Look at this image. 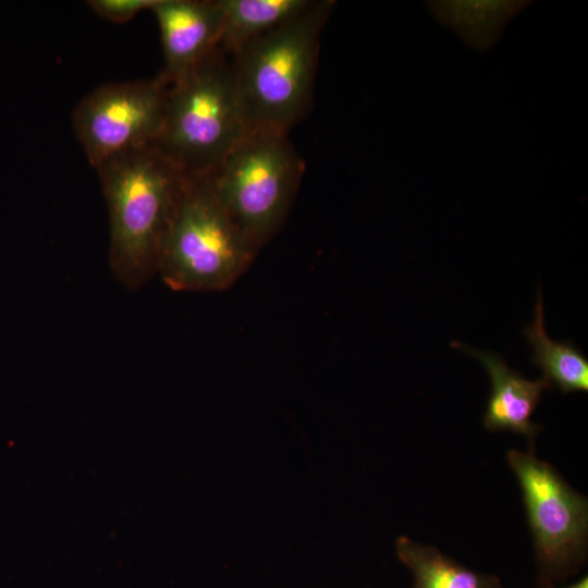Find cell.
I'll return each instance as SVG.
<instances>
[{"label":"cell","instance_id":"8fae6325","mask_svg":"<svg viewBox=\"0 0 588 588\" xmlns=\"http://www.w3.org/2000/svg\"><path fill=\"white\" fill-rule=\"evenodd\" d=\"M532 348V365L539 367L542 379L562 392L588 390V359L576 345L552 340L546 331L541 291L538 290L532 323L524 329Z\"/></svg>","mask_w":588,"mask_h":588},{"label":"cell","instance_id":"277c9868","mask_svg":"<svg viewBox=\"0 0 588 588\" xmlns=\"http://www.w3.org/2000/svg\"><path fill=\"white\" fill-rule=\"evenodd\" d=\"M256 252L217 199L208 175H185L157 272L173 291H223Z\"/></svg>","mask_w":588,"mask_h":588},{"label":"cell","instance_id":"30bf717a","mask_svg":"<svg viewBox=\"0 0 588 588\" xmlns=\"http://www.w3.org/2000/svg\"><path fill=\"white\" fill-rule=\"evenodd\" d=\"M223 21L219 48L230 56L306 11L310 0H220Z\"/></svg>","mask_w":588,"mask_h":588},{"label":"cell","instance_id":"3957f363","mask_svg":"<svg viewBox=\"0 0 588 588\" xmlns=\"http://www.w3.org/2000/svg\"><path fill=\"white\" fill-rule=\"evenodd\" d=\"M332 1L303 13L232 56L238 95L252 128L289 134L310 107L321 30Z\"/></svg>","mask_w":588,"mask_h":588},{"label":"cell","instance_id":"7a4b0ae2","mask_svg":"<svg viewBox=\"0 0 588 588\" xmlns=\"http://www.w3.org/2000/svg\"><path fill=\"white\" fill-rule=\"evenodd\" d=\"M250 130L232 56L218 47L169 85L152 147L185 175H209Z\"/></svg>","mask_w":588,"mask_h":588},{"label":"cell","instance_id":"4fadbf2b","mask_svg":"<svg viewBox=\"0 0 588 588\" xmlns=\"http://www.w3.org/2000/svg\"><path fill=\"white\" fill-rule=\"evenodd\" d=\"M158 0H91L90 8L113 23H125L144 10H151Z\"/></svg>","mask_w":588,"mask_h":588},{"label":"cell","instance_id":"52a82bcc","mask_svg":"<svg viewBox=\"0 0 588 588\" xmlns=\"http://www.w3.org/2000/svg\"><path fill=\"white\" fill-rule=\"evenodd\" d=\"M507 462L523 491L541 574L549 578L566 573L586 552L587 499L532 452L511 450Z\"/></svg>","mask_w":588,"mask_h":588},{"label":"cell","instance_id":"5b68a950","mask_svg":"<svg viewBox=\"0 0 588 588\" xmlns=\"http://www.w3.org/2000/svg\"><path fill=\"white\" fill-rule=\"evenodd\" d=\"M303 173L304 162L287 134L252 128L208 179L257 253L283 223Z\"/></svg>","mask_w":588,"mask_h":588},{"label":"cell","instance_id":"8992f818","mask_svg":"<svg viewBox=\"0 0 588 588\" xmlns=\"http://www.w3.org/2000/svg\"><path fill=\"white\" fill-rule=\"evenodd\" d=\"M169 84L151 79L106 84L73 112L75 134L96 169L110 159L152 146L164 117Z\"/></svg>","mask_w":588,"mask_h":588},{"label":"cell","instance_id":"7c38bea8","mask_svg":"<svg viewBox=\"0 0 588 588\" xmlns=\"http://www.w3.org/2000/svg\"><path fill=\"white\" fill-rule=\"evenodd\" d=\"M397 558L413 572V588H504L494 575L471 571L438 549L405 536L395 542Z\"/></svg>","mask_w":588,"mask_h":588},{"label":"cell","instance_id":"ba28073f","mask_svg":"<svg viewBox=\"0 0 588 588\" xmlns=\"http://www.w3.org/2000/svg\"><path fill=\"white\" fill-rule=\"evenodd\" d=\"M161 35L169 85L219 47L223 12L220 0H158L151 9Z\"/></svg>","mask_w":588,"mask_h":588},{"label":"cell","instance_id":"5bb4252c","mask_svg":"<svg viewBox=\"0 0 588 588\" xmlns=\"http://www.w3.org/2000/svg\"><path fill=\"white\" fill-rule=\"evenodd\" d=\"M543 588H553V587L547 586V587H543ZM564 588H588V577L585 576L581 579H579L578 581H576L575 584L569 585V586L564 587Z\"/></svg>","mask_w":588,"mask_h":588},{"label":"cell","instance_id":"6da1fadb","mask_svg":"<svg viewBox=\"0 0 588 588\" xmlns=\"http://www.w3.org/2000/svg\"><path fill=\"white\" fill-rule=\"evenodd\" d=\"M109 212V266L128 290L157 273L166 232L185 174L155 147L133 150L97 168Z\"/></svg>","mask_w":588,"mask_h":588},{"label":"cell","instance_id":"9c48e42d","mask_svg":"<svg viewBox=\"0 0 588 588\" xmlns=\"http://www.w3.org/2000/svg\"><path fill=\"white\" fill-rule=\"evenodd\" d=\"M452 346L476 357L490 377L491 392L483 418L485 428L520 433L534 444L542 427L532 422L531 416L541 400L542 391L552 387L542 378L526 379L512 370L505 360L494 353L470 348L456 342L452 343Z\"/></svg>","mask_w":588,"mask_h":588}]
</instances>
